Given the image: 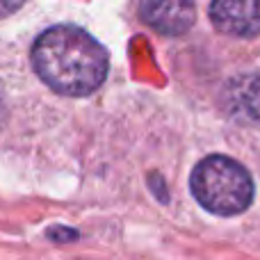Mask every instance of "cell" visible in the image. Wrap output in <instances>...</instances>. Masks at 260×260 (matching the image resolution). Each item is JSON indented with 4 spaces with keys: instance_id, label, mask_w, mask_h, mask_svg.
I'll use <instances>...</instances> for the list:
<instances>
[{
    "instance_id": "4",
    "label": "cell",
    "mask_w": 260,
    "mask_h": 260,
    "mask_svg": "<svg viewBox=\"0 0 260 260\" xmlns=\"http://www.w3.org/2000/svg\"><path fill=\"white\" fill-rule=\"evenodd\" d=\"M212 25L224 35L256 37L260 35V0H215L208 7Z\"/></svg>"
},
{
    "instance_id": "6",
    "label": "cell",
    "mask_w": 260,
    "mask_h": 260,
    "mask_svg": "<svg viewBox=\"0 0 260 260\" xmlns=\"http://www.w3.org/2000/svg\"><path fill=\"white\" fill-rule=\"evenodd\" d=\"M46 235L53 242H73V240L80 238V233L76 229H71V226H53V229L46 231Z\"/></svg>"
},
{
    "instance_id": "7",
    "label": "cell",
    "mask_w": 260,
    "mask_h": 260,
    "mask_svg": "<svg viewBox=\"0 0 260 260\" xmlns=\"http://www.w3.org/2000/svg\"><path fill=\"white\" fill-rule=\"evenodd\" d=\"M23 7V3H9V0H0V18L3 16H9V14L18 12Z\"/></svg>"
},
{
    "instance_id": "8",
    "label": "cell",
    "mask_w": 260,
    "mask_h": 260,
    "mask_svg": "<svg viewBox=\"0 0 260 260\" xmlns=\"http://www.w3.org/2000/svg\"><path fill=\"white\" fill-rule=\"evenodd\" d=\"M5 114H7V108H5V101H3V94H0V126L5 121Z\"/></svg>"
},
{
    "instance_id": "1",
    "label": "cell",
    "mask_w": 260,
    "mask_h": 260,
    "mask_svg": "<svg viewBox=\"0 0 260 260\" xmlns=\"http://www.w3.org/2000/svg\"><path fill=\"white\" fill-rule=\"evenodd\" d=\"M32 67L41 82L64 96H89L105 82L110 55L87 30L59 23L37 37Z\"/></svg>"
},
{
    "instance_id": "2",
    "label": "cell",
    "mask_w": 260,
    "mask_h": 260,
    "mask_svg": "<svg viewBox=\"0 0 260 260\" xmlns=\"http://www.w3.org/2000/svg\"><path fill=\"white\" fill-rule=\"evenodd\" d=\"M189 189L199 206L219 217L244 212L256 194L249 169L229 155L203 157L192 169Z\"/></svg>"
},
{
    "instance_id": "5",
    "label": "cell",
    "mask_w": 260,
    "mask_h": 260,
    "mask_svg": "<svg viewBox=\"0 0 260 260\" xmlns=\"http://www.w3.org/2000/svg\"><path fill=\"white\" fill-rule=\"evenodd\" d=\"M224 108L240 121L260 123V73L238 76L224 87Z\"/></svg>"
},
{
    "instance_id": "3",
    "label": "cell",
    "mask_w": 260,
    "mask_h": 260,
    "mask_svg": "<svg viewBox=\"0 0 260 260\" xmlns=\"http://www.w3.org/2000/svg\"><path fill=\"white\" fill-rule=\"evenodd\" d=\"M139 16L165 37H180L194 25L197 7L187 0H148L139 5Z\"/></svg>"
}]
</instances>
